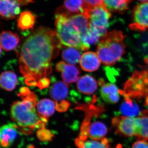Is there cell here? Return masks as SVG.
<instances>
[{
    "label": "cell",
    "instance_id": "1",
    "mask_svg": "<svg viewBox=\"0 0 148 148\" xmlns=\"http://www.w3.org/2000/svg\"><path fill=\"white\" fill-rule=\"evenodd\" d=\"M61 45L56 31L46 27L34 30L24 41L19 58L20 72L29 86L39 87L52 72L51 61L60 51Z\"/></svg>",
    "mask_w": 148,
    "mask_h": 148
},
{
    "label": "cell",
    "instance_id": "2",
    "mask_svg": "<svg viewBox=\"0 0 148 148\" xmlns=\"http://www.w3.org/2000/svg\"><path fill=\"white\" fill-rule=\"evenodd\" d=\"M18 95L22 100L14 102L10 109V115L18 126V130L30 132L36 128L43 127L47 119L43 117L38 113L36 107V96L29 88H21Z\"/></svg>",
    "mask_w": 148,
    "mask_h": 148
},
{
    "label": "cell",
    "instance_id": "3",
    "mask_svg": "<svg viewBox=\"0 0 148 148\" xmlns=\"http://www.w3.org/2000/svg\"><path fill=\"white\" fill-rule=\"evenodd\" d=\"M70 14L64 7L60 8L56 11L55 24L58 39L64 46L87 50L89 48L83 43L79 32L70 19Z\"/></svg>",
    "mask_w": 148,
    "mask_h": 148
},
{
    "label": "cell",
    "instance_id": "4",
    "mask_svg": "<svg viewBox=\"0 0 148 148\" xmlns=\"http://www.w3.org/2000/svg\"><path fill=\"white\" fill-rule=\"evenodd\" d=\"M125 36L121 31L114 30L107 33L99 41L97 54L101 62L107 66L114 65L125 52Z\"/></svg>",
    "mask_w": 148,
    "mask_h": 148
},
{
    "label": "cell",
    "instance_id": "5",
    "mask_svg": "<svg viewBox=\"0 0 148 148\" xmlns=\"http://www.w3.org/2000/svg\"><path fill=\"white\" fill-rule=\"evenodd\" d=\"M148 84L147 72L135 73L126 83L124 91L120 90V93L125 98L141 97L148 93Z\"/></svg>",
    "mask_w": 148,
    "mask_h": 148
},
{
    "label": "cell",
    "instance_id": "6",
    "mask_svg": "<svg viewBox=\"0 0 148 148\" xmlns=\"http://www.w3.org/2000/svg\"><path fill=\"white\" fill-rule=\"evenodd\" d=\"M90 28L101 37L107 34L112 14L103 5L90 8L88 14Z\"/></svg>",
    "mask_w": 148,
    "mask_h": 148
},
{
    "label": "cell",
    "instance_id": "7",
    "mask_svg": "<svg viewBox=\"0 0 148 148\" xmlns=\"http://www.w3.org/2000/svg\"><path fill=\"white\" fill-rule=\"evenodd\" d=\"M112 124L116 128V132L120 135L130 137H136L138 134L139 123L137 117H117L113 119Z\"/></svg>",
    "mask_w": 148,
    "mask_h": 148
},
{
    "label": "cell",
    "instance_id": "8",
    "mask_svg": "<svg viewBox=\"0 0 148 148\" xmlns=\"http://www.w3.org/2000/svg\"><path fill=\"white\" fill-rule=\"evenodd\" d=\"M131 30L143 32L148 29V1L138 4L132 11Z\"/></svg>",
    "mask_w": 148,
    "mask_h": 148
},
{
    "label": "cell",
    "instance_id": "9",
    "mask_svg": "<svg viewBox=\"0 0 148 148\" xmlns=\"http://www.w3.org/2000/svg\"><path fill=\"white\" fill-rule=\"evenodd\" d=\"M34 2L33 0H0V14L5 19L14 18L20 13L21 7Z\"/></svg>",
    "mask_w": 148,
    "mask_h": 148
},
{
    "label": "cell",
    "instance_id": "10",
    "mask_svg": "<svg viewBox=\"0 0 148 148\" xmlns=\"http://www.w3.org/2000/svg\"><path fill=\"white\" fill-rule=\"evenodd\" d=\"M56 68L61 73L62 79L66 84L75 82L78 80L80 72L77 67L61 61L56 64Z\"/></svg>",
    "mask_w": 148,
    "mask_h": 148
},
{
    "label": "cell",
    "instance_id": "11",
    "mask_svg": "<svg viewBox=\"0 0 148 148\" xmlns=\"http://www.w3.org/2000/svg\"><path fill=\"white\" fill-rule=\"evenodd\" d=\"M18 128L16 123H10L3 125L0 130L1 145L3 148L10 147L17 137Z\"/></svg>",
    "mask_w": 148,
    "mask_h": 148
},
{
    "label": "cell",
    "instance_id": "12",
    "mask_svg": "<svg viewBox=\"0 0 148 148\" xmlns=\"http://www.w3.org/2000/svg\"><path fill=\"white\" fill-rule=\"evenodd\" d=\"M104 82L103 80L99 82L101 86V93L103 100L110 104L117 103L119 100L120 90L115 85Z\"/></svg>",
    "mask_w": 148,
    "mask_h": 148
},
{
    "label": "cell",
    "instance_id": "13",
    "mask_svg": "<svg viewBox=\"0 0 148 148\" xmlns=\"http://www.w3.org/2000/svg\"><path fill=\"white\" fill-rule=\"evenodd\" d=\"M101 62L97 53L88 51L82 56L79 64L84 71L92 72L99 69Z\"/></svg>",
    "mask_w": 148,
    "mask_h": 148
},
{
    "label": "cell",
    "instance_id": "14",
    "mask_svg": "<svg viewBox=\"0 0 148 148\" xmlns=\"http://www.w3.org/2000/svg\"><path fill=\"white\" fill-rule=\"evenodd\" d=\"M98 83L90 75H86L79 78L77 88L80 92L86 95H91L97 90Z\"/></svg>",
    "mask_w": 148,
    "mask_h": 148
},
{
    "label": "cell",
    "instance_id": "15",
    "mask_svg": "<svg viewBox=\"0 0 148 148\" xmlns=\"http://www.w3.org/2000/svg\"><path fill=\"white\" fill-rule=\"evenodd\" d=\"M70 18L73 24L79 32L82 38L87 34L90 29L89 17L84 13L72 14Z\"/></svg>",
    "mask_w": 148,
    "mask_h": 148
},
{
    "label": "cell",
    "instance_id": "16",
    "mask_svg": "<svg viewBox=\"0 0 148 148\" xmlns=\"http://www.w3.org/2000/svg\"><path fill=\"white\" fill-rule=\"evenodd\" d=\"M19 37L10 31H3L1 34V47L3 50L9 51L13 50L19 43Z\"/></svg>",
    "mask_w": 148,
    "mask_h": 148
},
{
    "label": "cell",
    "instance_id": "17",
    "mask_svg": "<svg viewBox=\"0 0 148 148\" xmlns=\"http://www.w3.org/2000/svg\"><path fill=\"white\" fill-rule=\"evenodd\" d=\"M69 92L67 84L61 81L56 82L51 88L49 93L51 98L56 102L64 101Z\"/></svg>",
    "mask_w": 148,
    "mask_h": 148
},
{
    "label": "cell",
    "instance_id": "18",
    "mask_svg": "<svg viewBox=\"0 0 148 148\" xmlns=\"http://www.w3.org/2000/svg\"><path fill=\"white\" fill-rule=\"evenodd\" d=\"M108 132L106 125L100 121H94L89 125L88 136L92 140L100 141L105 138Z\"/></svg>",
    "mask_w": 148,
    "mask_h": 148
},
{
    "label": "cell",
    "instance_id": "19",
    "mask_svg": "<svg viewBox=\"0 0 148 148\" xmlns=\"http://www.w3.org/2000/svg\"><path fill=\"white\" fill-rule=\"evenodd\" d=\"M56 107V104L48 99H42L38 102L36 105L38 113L41 116L46 119L54 113Z\"/></svg>",
    "mask_w": 148,
    "mask_h": 148
},
{
    "label": "cell",
    "instance_id": "20",
    "mask_svg": "<svg viewBox=\"0 0 148 148\" xmlns=\"http://www.w3.org/2000/svg\"><path fill=\"white\" fill-rule=\"evenodd\" d=\"M139 129L137 136L138 140L148 141V111L144 110L137 117Z\"/></svg>",
    "mask_w": 148,
    "mask_h": 148
},
{
    "label": "cell",
    "instance_id": "21",
    "mask_svg": "<svg viewBox=\"0 0 148 148\" xmlns=\"http://www.w3.org/2000/svg\"><path fill=\"white\" fill-rule=\"evenodd\" d=\"M0 80L1 87L7 91H12L16 87L17 84V76L15 73L11 71H7L2 73Z\"/></svg>",
    "mask_w": 148,
    "mask_h": 148
},
{
    "label": "cell",
    "instance_id": "22",
    "mask_svg": "<svg viewBox=\"0 0 148 148\" xmlns=\"http://www.w3.org/2000/svg\"><path fill=\"white\" fill-rule=\"evenodd\" d=\"M36 18L34 14L29 11L21 12L17 19L18 28L22 31L33 29Z\"/></svg>",
    "mask_w": 148,
    "mask_h": 148
},
{
    "label": "cell",
    "instance_id": "23",
    "mask_svg": "<svg viewBox=\"0 0 148 148\" xmlns=\"http://www.w3.org/2000/svg\"><path fill=\"white\" fill-rule=\"evenodd\" d=\"M130 0H103V5L109 11L122 13L128 8Z\"/></svg>",
    "mask_w": 148,
    "mask_h": 148
},
{
    "label": "cell",
    "instance_id": "24",
    "mask_svg": "<svg viewBox=\"0 0 148 148\" xmlns=\"http://www.w3.org/2000/svg\"><path fill=\"white\" fill-rule=\"evenodd\" d=\"M120 111L123 116L136 117L140 113V109L138 105L132 102L130 98H125V101L121 106Z\"/></svg>",
    "mask_w": 148,
    "mask_h": 148
},
{
    "label": "cell",
    "instance_id": "25",
    "mask_svg": "<svg viewBox=\"0 0 148 148\" xmlns=\"http://www.w3.org/2000/svg\"><path fill=\"white\" fill-rule=\"evenodd\" d=\"M64 8L72 14L84 13L88 8L83 0H65Z\"/></svg>",
    "mask_w": 148,
    "mask_h": 148
},
{
    "label": "cell",
    "instance_id": "26",
    "mask_svg": "<svg viewBox=\"0 0 148 148\" xmlns=\"http://www.w3.org/2000/svg\"><path fill=\"white\" fill-rule=\"evenodd\" d=\"M62 57L64 61L71 65H76L79 62L82 56L78 49L69 47L63 51Z\"/></svg>",
    "mask_w": 148,
    "mask_h": 148
},
{
    "label": "cell",
    "instance_id": "27",
    "mask_svg": "<svg viewBox=\"0 0 148 148\" xmlns=\"http://www.w3.org/2000/svg\"><path fill=\"white\" fill-rule=\"evenodd\" d=\"M79 148H109L108 141L104 138L100 141L88 140L81 143Z\"/></svg>",
    "mask_w": 148,
    "mask_h": 148
},
{
    "label": "cell",
    "instance_id": "28",
    "mask_svg": "<svg viewBox=\"0 0 148 148\" xmlns=\"http://www.w3.org/2000/svg\"><path fill=\"white\" fill-rule=\"evenodd\" d=\"M101 37L97 32L90 28L87 34L82 38V40L84 44L89 48L90 45H93L98 42Z\"/></svg>",
    "mask_w": 148,
    "mask_h": 148
},
{
    "label": "cell",
    "instance_id": "29",
    "mask_svg": "<svg viewBox=\"0 0 148 148\" xmlns=\"http://www.w3.org/2000/svg\"><path fill=\"white\" fill-rule=\"evenodd\" d=\"M87 7L92 8L103 5V0H83Z\"/></svg>",
    "mask_w": 148,
    "mask_h": 148
},
{
    "label": "cell",
    "instance_id": "30",
    "mask_svg": "<svg viewBox=\"0 0 148 148\" xmlns=\"http://www.w3.org/2000/svg\"><path fill=\"white\" fill-rule=\"evenodd\" d=\"M132 148H148V143L145 140H138L133 144Z\"/></svg>",
    "mask_w": 148,
    "mask_h": 148
},
{
    "label": "cell",
    "instance_id": "31",
    "mask_svg": "<svg viewBox=\"0 0 148 148\" xmlns=\"http://www.w3.org/2000/svg\"><path fill=\"white\" fill-rule=\"evenodd\" d=\"M138 1H140L141 2H147L148 1V0H138Z\"/></svg>",
    "mask_w": 148,
    "mask_h": 148
},
{
    "label": "cell",
    "instance_id": "32",
    "mask_svg": "<svg viewBox=\"0 0 148 148\" xmlns=\"http://www.w3.org/2000/svg\"><path fill=\"white\" fill-rule=\"evenodd\" d=\"M147 104L148 105V98H147Z\"/></svg>",
    "mask_w": 148,
    "mask_h": 148
}]
</instances>
